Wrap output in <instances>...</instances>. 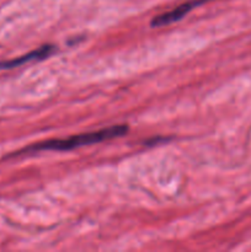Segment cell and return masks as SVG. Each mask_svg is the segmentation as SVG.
<instances>
[{"label": "cell", "instance_id": "6da1fadb", "mask_svg": "<svg viewBox=\"0 0 251 252\" xmlns=\"http://www.w3.org/2000/svg\"><path fill=\"white\" fill-rule=\"evenodd\" d=\"M129 127L127 125L112 126V127L103 128V129L96 130V132L84 133V134L73 135V137L65 138V139H51L44 140V142L36 143L31 147L25 148L20 150L15 155L27 154V153L41 152V150H57V152H66V150H73L76 148L84 147V145L96 144V143L105 142V140L113 139V138L123 137L127 134Z\"/></svg>", "mask_w": 251, "mask_h": 252}, {"label": "cell", "instance_id": "7a4b0ae2", "mask_svg": "<svg viewBox=\"0 0 251 252\" xmlns=\"http://www.w3.org/2000/svg\"><path fill=\"white\" fill-rule=\"evenodd\" d=\"M208 1H212V0H189V1L184 2V4L172 9L171 11L164 12V14L155 16L150 22V25H152V27H161L172 24V22H177L182 17H185V15L188 14L192 9L201 6L202 4H206Z\"/></svg>", "mask_w": 251, "mask_h": 252}, {"label": "cell", "instance_id": "3957f363", "mask_svg": "<svg viewBox=\"0 0 251 252\" xmlns=\"http://www.w3.org/2000/svg\"><path fill=\"white\" fill-rule=\"evenodd\" d=\"M56 52V47L53 44H44L41 48L36 49V51H32L30 53L25 54V56L20 57V58L11 59V61H5L0 62V70H6V69H12L16 68V66L24 65L25 63L31 61H41V59L47 58L51 54H53Z\"/></svg>", "mask_w": 251, "mask_h": 252}]
</instances>
